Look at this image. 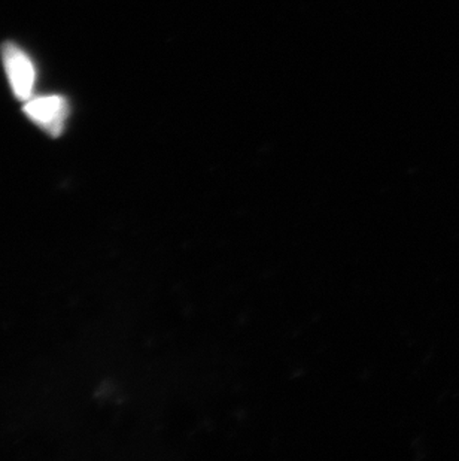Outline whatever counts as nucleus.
<instances>
[{
  "label": "nucleus",
  "mask_w": 459,
  "mask_h": 461,
  "mask_svg": "<svg viewBox=\"0 0 459 461\" xmlns=\"http://www.w3.org/2000/svg\"><path fill=\"white\" fill-rule=\"evenodd\" d=\"M2 60L14 96L22 102L29 101L36 83L35 65L31 57L17 44L4 42Z\"/></svg>",
  "instance_id": "nucleus-1"
},
{
  "label": "nucleus",
  "mask_w": 459,
  "mask_h": 461,
  "mask_svg": "<svg viewBox=\"0 0 459 461\" xmlns=\"http://www.w3.org/2000/svg\"><path fill=\"white\" fill-rule=\"evenodd\" d=\"M22 111L36 126L57 138L65 131L66 120L69 117V104L65 96L50 95L32 101L29 99Z\"/></svg>",
  "instance_id": "nucleus-2"
}]
</instances>
